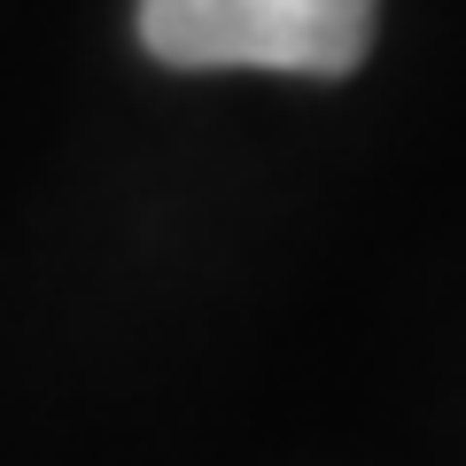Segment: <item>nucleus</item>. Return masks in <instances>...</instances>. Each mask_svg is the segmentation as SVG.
Returning <instances> with one entry per match:
<instances>
[{"instance_id":"1","label":"nucleus","mask_w":466,"mask_h":466,"mask_svg":"<svg viewBox=\"0 0 466 466\" xmlns=\"http://www.w3.org/2000/svg\"><path fill=\"white\" fill-rule=\"evenodd\" d=\"M381 0H140V39L171 70H296L350 78Z\"/></svg>"}]
</instances>
